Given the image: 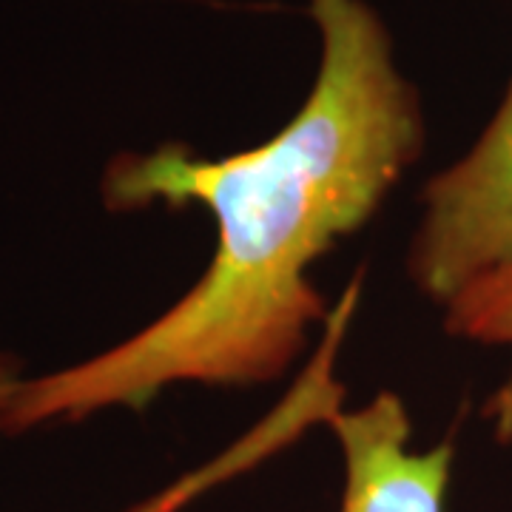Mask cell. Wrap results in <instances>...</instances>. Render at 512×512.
Masks as SVG:
<instances>
[{"instance_id":"obj_4","label":"cell","mask_w":512,"mask_h":512,"mask_svg":"<svg viewBox=\"0 0 512 512\" xmlns=\"http://www.w3.org/2000/svg\"><path fill=\"white\" fill-rule=\"evenodd\" d=\"M444 328L458 339L512 350V262L478 276L444 305ZM495 439L512 444V365L510 376L484 407Z\"/></svg>"},{"instance_id":"obj_5","label":"cell","mask_w":512,"mask_h":512,"mask_svg":"<svg viewBox=\"0 0 512 512\" xmlns=\"http://www.w3.org/2000/svg\"><path fill=\"white\" fill-rule=\"evenodd\" d=\"M20 384H23L20 362L9 350H0V436H3V419L12 407V399H15Z\"/></svg>"},{"instance_id":"obj_6","label":"cell","mask_w":512,"mask_h":512,"mask_svg":"<svg viewBox=\"0 0 512 512\" xmlns=\"http://www.w3.org/2000/svg\"><path fill=\"white\" fill-rule=\"evenodd\" d=\"M128 512H177V507H174V501L168 495L160 493L157 498H151V501H146V504H140V507H134V510Z\"/></svg>"},{"instance_id":"obj_2","label":"cell","mask_w":512,"mask_h":512,"mask_svg":"<svg viewBox=\"0 0 512 512\" xmlns=\"http://www.w3.org/2000/svg\"><path fill=\"white\" fill-rule=\"evenodd\" d=\"M512 262V80L476 146L424 188L410 279L447 305L464 285Z\"/></svg>"},{"instance_id":"obj_1","label":"cell","mask_w":512,"mask_h":512,"mask_svg":"<svg viewBox=\"0 0 512 512\" xmlns=\"http://www.w3.org/2000/svg\"><path fill=\"white\" fill-rule=\"evenodd\" d=\"M319 69L291 123L262 146L202 160L183 143L123 154L103 177L111 211L202 205L217 254L151 325L55 373L23 379L3 436L83 421L109 407L146 410L168 384L248 387L296 362L325 296L308 268L359 231L424 148L416 86L367 0H308Z\"/></svg>"},{"instance_id":"obj_3","label":"cell","mask_w":512,"mask_h":512,"mask_svg":"<svg viewBox=\"0 0 512 512\" xmlns=\"http://www.w3.org/2000/svg\"><path fill=\"white\" fill-rule=\"evenodd\" d=\"M345 458L339 512H444L453 441L413 453L410 416L396 393H379L359 410L328 419Z\"/></svg>"}]
</instances>
